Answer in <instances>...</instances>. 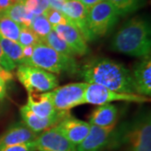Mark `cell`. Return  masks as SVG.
Wrapping results in <instances>:
<instances>
[{"mask_svg": "<svg viewBox=\"0 0 151 151\" xmlns=\"http://www.w3.org/2000/svg\"><path fill=\"white\" fill-rule=\"evenodd\" d=\"M26 10L34 15H41L48 9L50 3L48 0H24Z\"/></svg>", "mask_w": 151, "mask_h": 151, "instance_id": "obj_25", "label": "cell"}, {"mask_svg": "<svg viewBox=\"0 0 151 151\" xmlns=\"http://www.w3.org/2000/svg\"><path fill=\"white\" fill-rule=\"evenodd\" d=\"M68 113H69V111H60V113L52 117L40 118L37 115L32 113L26 105H24L20 108V115H21L23 123L25 124L29 129L32 130L33 132L36 134H40L45 130L55 126Z\"/></svg>", "mask_w": 151, "mask_h": 151, "instance_id": "obj_13", "label": "cell"}, {"mask_svg": "<svg viewBox=\"0 0 151 151\" xmlns=\"http://www.w3.org/2000/svg\"><path fill=\"white\" fill-rule=\"evenodd\" d=\"M40 41L42 40L38 37L36 34L33 31L30 27L21 26L18 42L22 47L28 45H35Z\"/></svg>", "mask_w": 151, "mask_h": 151, "instance_id": "obj_24", "label": "cell"}, {"mask_svg": "<svg viewBox=\"0 0 151 151\" xmlns=\"http://www.w3.org/2000/svg\"><path fill=\"white\" fill-rule=\"evenodd\" d=\"M87 86V82H75L57 86L50 91L54 107L60 111H69L76 106L85 104L84 94Z\"/></svg>", "mask_w": 151, "mask_h": 151, "instance_id": "obj_8", "label": "cell"}, {"mask_svg": "<svg viewBox=\"0 0 151 151\" xmlns=\"http://www.w3.org/2000/svg\"><path fill=\"white\" fill-rule=\"evenodd\" d=\"M119 16L118 10L108 0H104L91 8L86 19L91 40L106 35L117 23Z\"/></svg>", "mask_w": 151, "mask_h": 151, "instance_id": "obj_4", "label": "cell"}, {"mask_svg": "<svg viewBox=\"0 0 151 151\" xmlns=\"http://www.w3.org/2000/svg\"><path fill=\"white\" fill-rule=\"evenodd\" d=\"M42 41H44L46 45H48L50 47L54 49L55 50H56L60 54L72 56V57L75 56V54L73 53L71 49L68 46V45L65 43V40L61 37H60L57 35V33L55 32L53 29Z\"/></svg>", "mask_w": 151, "mask_h": 151, "instance_id": "obj_22", "label": "cell"}, {"mask_svg": "<svg viewBox=\"0 0 151 151\" xmlns=\"http://www.w3.org/2000/svg\"><path fill=\"white\" fill-rule=\"evenodd\" d=\"M21 26L8 17L0 16V35L3 37L18 42Z\"/></svg>", "mask_w": 151, "mask_h": 151, "instance_id": "obj_21", "label": "cell"}, {"mask_svg": "<svg viewBox=\"0 0 151 151\" xmlns=\"http://www.w3.org/2000/svg\"><path fill=\"white\" fill-rule=\"evenodd\" d=\"M0 45L4 52L15 65H23V47L19 44L0 35Z\"/></svg>", "mask_w": 151, "mask_h": 151, "instance_id": "obj_20", "label": "cell"}, {"mask_svg": "<svg viewBox=\"0 0 151 151\" xmlns=\"http://www.w3.org/2000/svg\"><path fill=\"white\" fill-rule=\"evenodd\" d=\"M43 15L45 17V19L48 20L52 27L56 26V25H65L67 24H70L67 18L63 14L62 12L55 9L51 7H50L44 13Z\"/></svg>", "mask_w": 151, "mask_h": 151, "instance_id": "obj_26", "label": "cell"}, {"mask_svg": "<svg viewBox=\"0 0 151 151\" xmlns=\"http://www.w3.org/2000/svg\"><path fill=\"white\" fill-rule=\"evenodd\" d=\"M90 126L89 123L76 119L68 113L55 127L70 143L76 146L81 144L88 134Z\"/></svg>", "mask_w": 151, "mask_h": 151, "instance_id": "obj_11", "label": "cell"}, {"mask_svg": "<svg viewBox=\"0 0 151 151\" xmlns=\"http://www.w3.org/2000/svg\"><path fill=\"white\" fill-rule=\"evenodd\" d=\"M33 142L39 151H76V146L61 134L55 126L41 132Z\"/></svg>", "mask_w": 151, "mask_h": 151, "instance_id": "obj_9", "label": "cell"}, {"mask_svg": "<svg viewBox=\"0 0 151 151\" xmlns=\"http://www.w3.org/2000/svg\"><path fill=\"white\" fill-rule=\"evenodd\" d=\"M88 134L76 147V151H101L113 139L115 125L99 127L90 124Z\"/></svg>", "mask_w": 151, "mask_h": 151, "instance_id": "obj_10", "label": "cell"}, {"mask_svg": "<svg viewBox=\"0 0 151 151\" xmlns=\"http://www.w3.org/2000/svg\"><path fill=\"white\" fill-rule=\"evenodd\" d=\"M0 78H2L5 82H8L14 79V75L12 71H9L0 65Z\"/></svg>", "mask_w": 151, "mask_h": 151, "instance_id": "obj_31", "label": "cell"}, {"mask_svg": "<svg viewBox=\"0 0 151 151\" xmlns=\"http://www.w3.org/2000/svg\"><path fill=\"white\" fill-rule=\"evenodd\" d=\"M119 12V15L126 14L136 9L139 0H108Z\"/></svg>", "mask_w": 151, "mask_h": 151, "instance_id": "obj_27", "label": "cell"}, {"mask_svg": "<svg viewBox=\"0 0 151 151\" xmlns=\"http://www.w3.org/2000/svg\"><path fill=\"white\" fill-rule=\"evenodd\" d=\"M16 76L29 94L50 92L59 86V81L53 73L35 66L19 65Z\"/></svg>", "mask_w": 151, "mask_h": 151, "instance_id": "obj_5", "label": "cell"}, {"mask_svg": "<svg viewBox=\"0 0 151 151\" xmlns=\"http://www.w3.org/2000/svg\"><path fill=\"white\" fill-rule=\"evenodd\" d=\"M3 15L8 17L13 21L16 22L20 26L24 27H30L33 18L35 16L31 13L26 10L24 1L12 4Z\"/></svg>", "mask_w": 151, "mask_h": 151, "instance_id": "obj_19", "label": "cell"}, {"mask_svg": "<svg viewBox=\"0 0 151 151\" xmlns=\"http://www.w3.org/2000/svg\"><path fill=\"white\" fill-rule=\"evenodd\" d=\"M29 65L56 74L62 72L76 73L79 70L75 57L60 54L44 41L35 45Z\"/></svg>", "mask_w": 151, "mask_h": 151, "instance_id": "obj_3", "label": "cell"}, {"mask_svg": "<svg viewBox=\"0 0 151 151\" xmlns=\"http://www.w3.org/2000/svg\"><path fill=\"white\" fill-rule=\"evenodd\" d=\"M111 48L130 56L150 57V26L149 23L139 18L126 22L113 36Z\"/></svg>", "mask_w": 151, "mask_h": 151, "instance_id": "obj_2", "label": "cell"}, {"mask_svg": "<svg viewBox=\"0 0 151 151\" xmlns=\"http://www.w3.org/2000/svg\"><path fill=\"white\" fill-rule=\"evenodd\" d=\"M78 1H80L81 4L86 7V9L89 10L93 6H95L97 4L103 2L104 0H78Z\"/></svg>", "mask_w": 151, "mask_h": 151, "instance_id": "obj_33", "label": "cell"}, {"mask_svg": "<svg viewBox=\"0 0 151 151\" xmlns=\"http://www.w3.org/2000/svg\"><path fill=\"white\" fill-rule=\"evenodd\" d=\"M11 4L10 0H0V16L4 14Z\"/></svg>", "mask_w": 151, "mask_h": 151, "instance_id": "obj_34", "label": "cell"}, {"mask_svg": "<svg viewBox=\"0 0 151 151\" xmlns=\"http://www.w3.org/2000/svg\"><path fill=\"white\" fill-rule=\"evenodd\" d=\"M0 151H36V148L34 145V142L24 143L16 145L9 146L3 149Z\"/></svg>", "mask_w": 151, "mask_h": 151, "instance_id": "obj_28", "label": "cell"}, {"mask_svg": "<svg viewBox=\"0 0 151 151\" xmlns=\"http://www.w3.org/2000/svg\"><path fill=\"white\" fill-rule=\"evenodd\" d=\"M52 29L65 40L75 55L83 56L88 54L89 48L87 43L80 31L74 25L71 24L56 25L52 27Z\"/></svg>", "mask_w": 151, "mask_h": 151, "instance_id": "obj_15", "label": "cell"}, {"mask_svg": "<svg viewBox=\"0 0 151 151\" xmlns=\"http://www.w3.org/2000/svg\"><path fill=\"white\" fill-rule=\"evenodd\" d=\"M6 92H7L6 82L2 78H0V101H2L6 97Z\"/></svg>", "mask_w": 151, "mask_h": 151, "instance_id": "obj_35", "label": "cell"}, {"mask_svg": "<svg viewBox=\"0 0 151 151\" xmlns=\"http://www.w3.org/2000/svg\"><path fill=\"white\" fill-rule=\"evenodd\" d=\"M34 47L35 45H28L23 47V60H24L23 65H29V61L32 57Z\"/></svg>", "mask_w": 151, "mask_h": 151, "instance_id": "obj_30", "label": "cell"}, {"mask_svg": "<svg viewBox=\"0 0 151 151\" xmlns=\"http://www.w3.org/2000/svg\"><path fill=\"white\" fill-rule=\"evenodd\" d=\"M0 65L9 71H12L16 68V65L6 55L1 45H0Z\"/></svg>", "mask_w": 151, "mask_h": 151, "instance_id": "obj_29", "label": "cell"}, {"mask_svg": "<svg viewBox=\"0 0 151 151\" xmlns=\"http://www.w3.org/2000/svg\"><path fill=\"white\" fill-rule=\"evenodd\" d=\"M120 142L129 151H151L150 114H146L123 128Z\"/></svg>", "mask_w": 151, "mask_h": 151, "instance_id": "obj_6", "label": "cell"}, {"mask_svg": "<svg viewBox=\"0 0 151 151\" xmlns=\"http://www.w3.org/2000/svg\"><path fill=\"white\" fill-rule=\"evenodd\" d=\"M50 3V6L55 9H57L61 12V9L64 5L66 0H48Z\"/></svg>", "mask_w": 151, "mask_h": 151, "instance_id": "obj_32", "label": "cell"}, {"mask_svg": "<svg viewBox=\"0 0 151 151\" xmlns=\"http://www.w3.org/2000/svg\"><path fill=\"white\" fill-rule=\"evenodd\" d=\"M119 110L117 107L111 103L100 105L89 117V124L99 127H109L116 125Z\"/></svg>", "mask_w": 151, "mask_h": 151, "instance_id": "obj_18", "label": "cell"}, {"mask_svg": "<svg viewBox=\"0 0 151 151\" xmlns=\"http://www.w3.org/2000/svg\"><path fill=\"white\" fill-rule=\"evenodd\" d=\"M135 93L150 97L151 95V60L150 57L143 58L134 67L131 72Z\"/></svg>", "mask_w": 151, "mask_h": 151, "instance_id": "obj_16", "label": "cell"}, {"mask_svg": "<svg viewBox=\"0 0 151 151\" xmlns=\"http://www.w3.org/2000/svg\"><path fill=\"white\" fill-rule=\"evenodd\" d=\"M30 29L36 34L38 37L43 40L52 30V26L45 19V17L41 14L34 16L30 24Z\"/></svg>", "mask_w": 151, "mask_h": 151, "instance_id": "obj_23", "label": "cell"}, {"mask_svg": "<svg viewBox=\"0 0 151 151\" xmlns=\"http://www.w3.org/2000/svg\"><path fill=\"white\" fill-rule=\"evenodd\" d=\"M28 108L40 118L52 117L60 111L54 107L50 92H43L40 94H29L27 103Z\"/></svg>", "mask_w": 151, "mask_h": 151, "instance_id": "obj_17", "label": "cell"}, {"mask_svg": "<svg viewBox=\"0 0 151 151\" xmlns=\"http://www.w3.org/2000/svg\"><path fill=\"white\" fill-rule=\"evenodd\" d=\"M39 134L29 129L23 122H18L0 136V150L9 146L32 142Z\"/></svg>", "mask_w": 151, "mask_h": 151, "instance_id": "obj_14", "label": "cell"}, {"mask_svg": "<svg viewBox=\"0 0 151 151\" xmlns=\"http://www.w3.org/2000/svg\"><path fill=\"white\" fill-rule=\"evenodd\" d=\"M11 4H14V3H18V2H20V1H24V0H10Z\"/></svg>", "mask_w": 151, "mask_h": 151, "instance_id": "obj_36", "label": "cell"}, {"mask_svg": "<svg viewBox=\"0 0 151 151\" xmlns=\"http://www.w3.org/2000/svg\"><path fill=\"white\" fill-rule=\"evenodd\" d=\"M79 72L85 82L89 84L101 85L114 92L135 93L131 71L113 60L92 59L82 65Z\"/></svg>", "mask_w": 151, "mask_h": 151, "instance_id": "obj_1", "label": "cell"}, {"mask_svg": "<svg viewBox=\"0 0 151 151\" xmlns=\"http://www.w3.org/2000/svg\"><path fill=\"white\" fill-rule=\"evenodd\" d=\"M61 12L67 18L70 24L80 31L86 41L92 40L86 23L88 10L80 1L66 0L61 9Z\"/></svg>", "mask_w": 151, "mask_h": 151, "instance_id": "obj_12", "label": "cell"}, {"mask_svg": "<svg viewBox=\"0 0 151 151\" xmlns=\"http://www.w3.org/2000/svg\"><path fill=\"white\" fill-rule=\"evenodd\" d=\"M114 101L144 103L149 102L150 99L148 97L138 95L135 93L114 92L101 85L88 83L84 94V103L100 106Z\"/></svg>", "mask_w": 151, "mask_h": 151, "instance_id": "obj_7", "label": "cell"}]
</instances>
